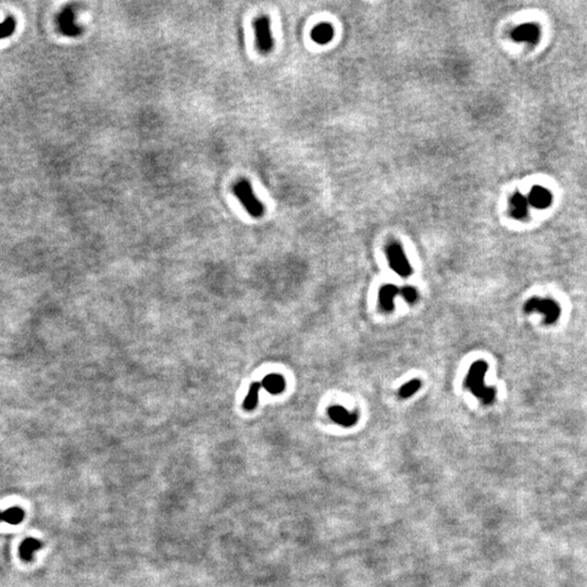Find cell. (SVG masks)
Returning <instances> with one entry per match:
<instances>
[{"mask_svg":"<svg viewBox=\"0 0 587 587\" xmlns=\"http://www.w3.org/2000/svg\"><path fill=\"white\" fill-rule=\"evenodd\" d=\"M488 365L485 361L478 360L471 365L464 386L471 390V393L475 397L482 400L484 405H491L495 400L496 389L485 386V374Z\"/></svg>","mask_w":587,"mask_h":587,"instance_id":"6da1fadb","label":"cell"},{"mask_svg":"<svg viewBox=\"0 0 587 587\" xmlns=\"http://www.w3.org/2000/svg\"><path fill=\"white\" fill-rule=\"evenodd\" d=\"M233 192L237 199L247 210V212L253 218H260L264 213V207L253 193L249 181L242 179L238 180L233 186Z\"/></svg>","mask_w":587,"mask_h":587,"instance_id":"7a4b0ae2","label":"cell"},{"mask_svg":"<svg viewBox=\"0 0 587 587\" xmlns=\"http://www.w3.org/2000/svg\"><path fill=\"white\" fill-rule=\"evenodd\" d=\"M524 311L526 313L535 311L541 312L542 316H545L544 323L546 325L554 324L561 313L560 307L556 301L551 299H541L537 297H533L525 302Z\"/></svg>","mask_w":587,"mask_h":587,"instance_id":"3957f363","label":"cell"},{"mask_svg":"<svg viewBox=\"0 0 587 587\" xmlns=\"http://www.w3.org/2000/svg\"><path fill=\"white\" fill-rule=\"evenodd\" d=\"M253 28L258 49L262 53H269L274 46L270 19L267 16H260L257 18L253 22Z\"/></svg>","mask_w":587,"mask_h":587,"instance_id":"277c9868","label":"cell"},{"mask_svg":"<svg viewBox=\"0 0 587 587\" xmlns=\"http://www.w3.org/2000/svg\"><path fill=\"white\" fill-rule=\"evenodd\" d=\"M389 266L400 276H408L412 272L410 263L404 252V249L397 243H391L386 248Z\"/></svg>","mask_w":587,"mask_h":587,"instance_id":"5b68a950","label":"cell"},{"mask_svg":"<svg viewBox=\"0 0 587 587\" xmlns=\"http://www.w3.org/2000/svg\"><path fill=\"white\" fill-rule=\"evenodd\" d=\"M540 27L536 24L526 23L515 28L511 33V37L515 42H525L530 44H536L540 39Z\"/></svg>","mask_w":587,"mask_h":587,"instance_id":"8992f818","label":"cell"},{"mask_svg":"<svg viewBox=\"0 0 587 587\" xmlns=\"http://www.w3.org/2000/svg\"><path fill=\"white\" fill-rule=\"evenodd\" d=\"M327 412H329L332 421H334L336 424L341 425V427L344 428H350L352 425H355L357 421H358V415H357V413L349 412L348 410H346L344 407H341V406H332Z\"/></svg>","mask_w":587,"mask_h":587,"instance_id":"52a82bcc","label":"cell"},{"mask_svg":"<svg viewBox=\"0 0 587 587\" xmlns=\"http://www.w3.org/2000/svg\"><path fill=\"white\" fill-rule=\"evenodd\" d=\"M527 202L537 209H546L552 203V195L549 190L542 186H535L528 195Z\"/></svg>","mask_w":587,"mask_h":587,"instance_id":"ba28073f","label":"cell"},{"mask_svg":"<svg viewBox=\"0 0 587 587\" xmlns=\"http://www.w3.org/2000/svg\"><path fill=\"white\" fill-rule=\"evenodd\" d=\"M43 548V542L34 537H27L24 540L19 548L20 558L24 562H29L33 560L35 552L39 551Z\"/></svg>","mask_w":587,"mask_h":587,"instance_id":"9c48e42d","label":"cell"},{"mask_svg":"<svg viewBox=\"0 0 587 587\" xmlns=\"http://www.w3.org/2000/svg\"><path fill=\"white\" fill-rule=\"evenodd\" d=\"M261 387L266 389L269 394L271 395H278L285 389V379L281 374L271 373L263 378L262 382H260Z\"/></svg>","mask_w":587,"mask_h":587,"instance_id":"30bf717a","label":"cell"},{"mask_svg":"<svg viewBox=\"0 0 587 587\" xmlns=\"http://www.w3.org/2000/svg\"><path fill=\"white\" fill-rule=\"evenodd\" d=\"M399 294V290L395 285H384L381 287L379 292V302L382 310L386 312L393 311L394 309V297Z\"/></svg>","mask_w":587,"mask_h":587,"instance_id":"8fae6325","label":"cell"},{"mask_svg":"<svg viewBox=\"0 0 587 587\" xmlns=\"http://www.w3.org/2000/svg\"><path fill=\"white\" fill-rule=\"evenodd\" d=\"M527 199L520 193H516L510 200V214L513 219L523 220L528 212Z\"/></svg>","mask_w":587,"mask_h":587,"instance_id":"7c38bea8","label":"cell"},{"mask_svg":"<svg viewBox=\"0 0 587 587\" xmlns=\"http://www.w3.org/2000/svg\"><path fill=\"white\" fill-rule=\"evenodd\" d=\"M334 37V28L329 23H320L311 31V38L319 45H326Z\"/></svg>","mask_w":587,"mask_h":587,"instance_id":"4fadbf2b","label":"cell"},{"mask_svg":"<svg viewBox=\"0 0 587 587\" xmlns=\"http://www.w3.org/2000/svg\"><path fill=\"white\" fill-rule=\"evenodd\" d=\"M24 518H25V512L20 507H12L7 510L0 511V523L4 522L11 525H18L23 522Z\"/></svg>","mask_w":587,"mask_h":587,"instance_id":"5bb4252c","label":"cell"},{"mask_svg":"<svg viewBox=\"0 0 587 587\" xmlns=\"http://www.w3.org/2000/svg\"><path fill=\"white\" fill-rule=\"evenodd\" d=\"M260 389H261L260 382H253V383L250 385V387H249V390H248V394L246 396V398H245L244 404H243V407L245 410L252 411L254 408L257 407Z\"/></svg>","mask_w":587,"mask_h":587,"instance_id":"9a60e30c","label":"cell"},{"mask_svg":"<svg viewBox=\"0 0 587 587\" xmlns=\"http://www.w3.org/2000/svg\"><path fill=\"white\" fill-rule=\"evenodd\" d=\"M421 386V382L419 380H411L408 383L403 385L399 389V396L401 398H409L417 391Z\"/></svg>","mask_w":587,"mask_h":587,"instance_id":"2e32d148","label":"cell"},{"mask_svg":"<svg viewBox=\"0 0 587 587\" xmlns=\"http://www.w3.org/2000/svg\"><path fill=\"white\" fill-rule=\"evenodd\" d=\"M399 293L409 303H413L418 299V292L412 286H405L403 287V290L399 291Z\"/></svg>","mask_w":587,"mask_h":587,"instance_id":"e0dca14e","label":"cell"}]
</instances>
